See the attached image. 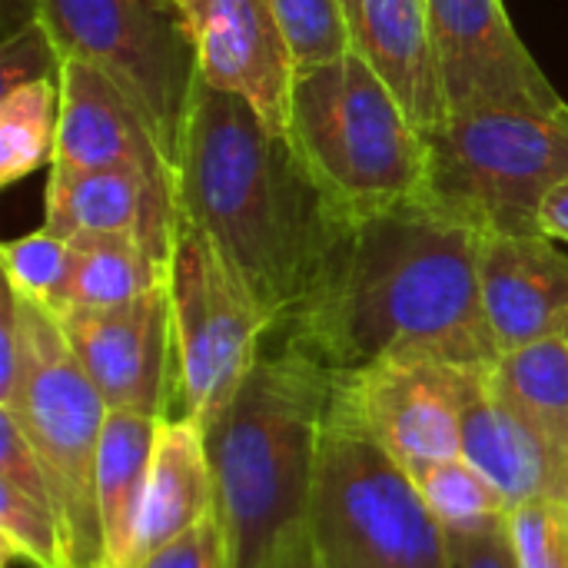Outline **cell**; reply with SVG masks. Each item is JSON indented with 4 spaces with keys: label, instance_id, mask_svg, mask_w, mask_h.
I'll use <instances>...</instances> for the list:
<instances>
[{
    "label": "cell",
    "instance_id": "cell-11",
    "mask_svg": "<svg viewBox=\"0 0 568 568\" xmlns=\"http://www.w3.org/2000/svg\"><path fill=\"white\" fill-rule=\"evenodd\" d=\"M429 17L449 113H559L568 106L516 33L503 0H429Z\"/></svg>",
    "mask_w": 568,
    "mask_h": 568
},
{
    "label": "cell",
    "instance_id": "cell-13",
    "mask_svg": "<svg viewBox=\"0 0 568 568\" xmlns=\"http://www.w3.org/2000/svg\"><path fill=\"white\" fill-rule=\"evenodd\" d=\"M63 336L110 409L166 416L170 403V296L166 283L110 310L57 313Z\"/></svg>",
    "mask_w": 568,
    "mask_h": 568
},
{
    "label": "cell",
    "instance_id": "cell-34",
    "mask_svg": "<svg viewBox=\"0 0 568 568\" xmlns=\"http://www.w3.org/2000/svg\"><path fill=\"white\" fill-rule=\"evenodd\" d=\"M173 3H180V0H173Z\"/></svg>",
    "mask_w": 568,
    "mask_h": 568
},
{
    "label": "cell",
    "instance_id": "cell-27",
    "mask_svg": "<svg viewBox=\"0 0 568 568\" xmlns=\"http://www.w3.org/2000/svg\"><path fill=\"white\" fill-rule=\"evenodd\" d=\"M0 260H3V280L13 290H20L23 296L43 306H53L67 283L73 246L57 233H50L47 226H40L27 236L3 243Z\"/></svg>",
    "mask_w": 568,
    "mask_h": 568
},
{
    "label": "cell",
    "instance_id": "cell-4",
    "mask_svg": "<svg viewBox=\"0 0 568 568\" xmlns=\"http://www.w3.org/2000/svg\"><path fill=\"white\" fill-rule=\"evenodd\" d=\"M286 136L349 220L426 186V136L356 53L296 73Z\"/></svg>",
    "mask_w": 568,
    "mask_h": 568
},
{
    "label": "cell",
    "instance_id": "cell-2",
    "mask_svg": "<svg viewBox=\"0 0 568 568\" xmlns=\"http://www.w3.org/2000/svg\"><path fill=\"white\" fill-rule=\"evenodd\" d=\"M173 173L180 216L213 240L276 329L313 286L349 216L286 133L200 77Z\"/></svg>",
    "mask_w": 568,
    "mask_h": 568
},
{
    "label": "cell",
    "instance_id": "cell-23",
    "mask_svg": "<svg viewBox=\"0 0 568 568\" xmlns=\"http://www.w3.org/2000/svg\"><path fill=\"white\" fill-rule=\"evenodd\" d=\"M409 479L416 483L423 503L429 506V513L439 519L446 532L493 529L503 526L513 513L503 493L463 456L426 466Z\"/></svg>",
    "mask_w": 568,
    "mask_h": 568
},
{
    "label": "cell",
    "instance_id": "cell-10",
    "mask_svg": "<svg viewBox=\"0 0 568 568\" xmlns=\"http://www.w3.org/2000/svg\"><path fill=\"white\" fill-rule=\"evenodd\" d=\"M469 366L376 363L333 373L329 416L359 429L409 476L463 456V386Z\"/></svg>",
    "mask_w": 568,
    "mask_h": 568
},
{
    "label": "cell",
    "instance_id": "cell-24",
    "mask_svg": "<svg viewBox=\"0 0 568 568\" xmlns=\"http://www.w3.org/2000/svg\"><path fill=\"white\" fill-rule=\"evenodd\" d=\"M496 376L532 409L568 423V320L496 359Z\"/></svg>",
    "mask_w": 568,
    "mask_h": 568
},
{
    "label": "cell",
    "instance_id": "cell-31",
    "mask_svg": "<svg viewBox=\"0 0 568 568\" xmlns=\"http://www.w3.org/2000/svg\"><path fill=\"white\" fill-rule=\"evenodd\" d=\"M446 539L453 568H519L506 523L479 532H446Z\"/></svg>",
    "mask_w": 568,
    "mask_h": 568
},
{
    "label": "cell",
    "instance_id": "cell-7",
    "mask_svg": "<svg viewBox=\"0 0 568 568\" xmlns=\"http://www.w3.org/2000/svg\"><path fill=\"white\" fill-rule=\"evenodd\" d=\"M306 532L323 568H453L446 529L376 443L329 416Z\"/></svg>",
    "mask_w": 568,
    "mask_h": 568
},
{
    "label": "cell",
    "instance_id": "cell-16",
    "mask_svg": "<svg viewBox=\"0 0 568 568\" xmlns=\"http://www.w3.org/2000/svg\"><path fill=\"white\" fill-rule=\"evenodd\" d=\"M90 170H143L176 186V173L163 156L150 120L126 90L93 63L63 60L60 130L50 173Z\"/></svg>",
    "mask_w": 568,
    "mask_h": 568
},
{
    "label": "cell",
    "instance_id": "cell-5",
    "mask_svg": "<svg viewBox=\"0 0 568 568\" xmlns=\"http://www.w3.org/2000/svg\"><path fill=\"white\" fill-rule=\"evenodd\" d=\"M10 293L23 326L27 363L17 393L0 409L23 426L43 466L70 568H106L97 466L110 406L73 356L57 313L13 286Z\"/></svg>",
    "mask_w": 568,
    "mask_h": 568
},
{
    "label": "cell",
    "instance_id": "cell-12",
    "mask_svg": "<svg viewBox=\"0 0 568 568\" xmlns=\"http://www.w3.org/2000/svg\"><path fill=\"white\" fill-rule=\"evenodd\" d=\"M463 459L503 493L509 509L532 499H568V423L509 393L496 363L466 369Z\"/></svg>",
    "mask_w": 568,
    "mask_h": 568
},
{
    "label": "cell",
    "instance_id": "cell-9",
    "mask_svg": "<svg viewBox=\"0 0 568 568\" xmlns=\"http://www.w3.org/2000/svg\"><path fill=\"white\" fill-rule=\"evenodd\" d=\"M37 20L63 60L113 77L150 120L176 170L196 87V53L173 0H37Z\"/></svg>",
    "mask_w": 568,
    "mask_h": 568
},
{
    "label": "cell",
    "instance_id": "cell-19",
    "mask_svg": "<svg viewBox=\"0 0 568 568\" xmlns=\"http://www.w3.org/2000/svg\"><path fill=\"white\" fill-rule=\"evenodd\" d=\"M210 516H216V489L203 429L186 419H163L136 519L130 568Z\"/></svg>",
    "mask_w": 568,
    "mask_h": 568
},
{
    "label": "cell",
    "instance_id": "cell-14",
    "mask_svg": "<svg viewBox=\"0 0 568 568\" xmlns=\"http://www.w3.org/2000/svg\"><path fill=\"white\" fill-rule=\"evenodd\" d=\"M196 53V77L236 93L276 130L290 126L296 67L273 0H180Z\"/></svg>",
    "mask_w": 568,
    "mask_h": 568
},
{
    "label": "cell",
    "instance_id": "cell-25",
    "mask_svg": "<svg viewBox=\"0 0 568 568\" xmlns=\"http://www.w3.org/2000/svg\"><path fill=\"white\" fill-rule=\"evenodd\" d=\"M0 549L3 562L20 559L33 568H70L53 506L7 483H0Z\"/></svg>",
    "mask_w": 568,
    "mask_h": 568
},
{
    "label": "cell",
    "instance_id": "cell-33",
    "mask_svg": "<svg viewBox=\"0 0 568 568\" xmlns=\"http://www.w3.org/2000/svg\"><path fill=\"white\" fill-rule=\"evenodd\" d=\"M270 568H323V562H320V556H316V549H313L310 532L303 529V532L273 559V566Z\"/></svg>",
    "mask_w": 568,
    "mask_h": 568
},
{
    "label": "cell",
    "instance_id": "cell-8",
    "mask_svg": "<svg viewBox=\"0 0 568 568\" xmlns=\"http://www.w3.org/2000/svg\"><path fill=\"white\" fill-rule=\"evenodd\" d=\"M166 296L170 403L163 419L206 429L256 366L273 320L213 240L183 216L166 263Z\"/></svg>",
    "mask_w": 568,
    "mask_h": 568
},
{
    "label": "cell",
    "instance_id": "cell-3",
    "mask_svg": "<svg viewBox=\"0 0 568 568\" xmlns=\"http://www.w3.org/2000/svg\"><path fill=\"white\" fill-rule=\"evenodd\" d=\"M333 383V369L273 329L203 429L230 568H270L306 529Z\"/></svg>",
    "mask_w": 568,
    "mask_h": 568
},
{
    "label": "cell",
    "instance_id": "cell-32",
    "mask_svg": "<svg viewBox=\"0 0 568 568\" xmlns=\"http://www.w3.org/2000/svg\"><path fill=\"white\" fill-rule=\"evenodd\" d=\"M539 230L568 246V176L559 186H552V193L546 196V203L539 210Z\"/></svg>",
    "mask_w": 568,
    "mask_h": 568
},
{
    "label": "cell",
    "instance_id": "cell-22",
    "mask_svg": "<svg viewBox=\"0 0 568 568\" xmlns=\"http://www.w3.org/2000/svg\"><path fill=\"white\" fill-rule=\"evenodd\" d=\"M60 130V73L7 83L0 93V186L53 163Z\"/></svg>",
    "mask_w": 568,
    "mask_h": 568
},
{
    "label": "cell",
    "instance_id": "cell-21",
    "mask_svg": "<svg viewBox=\"0 0 568 568\" xmlns=\"http://www.w3.org/2000/svg\"><path fill=\"white\" fill-rule=\"evenodd\" d=\"M166 283V263L133 243H90L73 246L67 283L50 306L67 310H110L133 303Z\"/></svg>",
    "mask_w": 568,
    "mask_h": 568
},
{
    "label": "cell",
    "instance_id": "cell-1",
    "mask_svg": "<svg viewBox=\"0 0 568 568\" xmlns=\"http://www.w3.org/2000/svg\"><path fill=\"white\" fill-rule=\"evenodd\" d=\"M479 233L426 193L346 220L300 306L276 326L333 373L376 363L489 366Z\"/></svg>",
    "mask_w": 568,
    "mask_h": 568
},
{
    "label": "cell",
    "instance_id": "cell-6",
    "mask_svg": "<svg viewBox=\"0 0 568 568\" xmlns=\"http://www.w3.org/2000/svg\"><path fill=\"white\" fill-rule=\"evenodd\" d=\"M568 176V106L559 113H449L426 133L423 193L486 233H542L539 210Z\"/></svg>",
    "mask_w": 568,
    "mask_h": 568
},
{
    "label": "cell",
    "instance_id": "cell-26",
    "mask_svg": "<svg viewBox=\"0 0 568 568\" xmlns=\"http://www.w3.org/2000/svg\"><path fill=\"white\" fill-rule=\"evenodd\" d=\"M273 13L296 73L353 53L339 0H273Z\"/></svg>",
    "mask_w": 568,
    "mask_h": 568
},
{
    "label": "cell",
    "instance_id": "cell-29",
    "mask_svg": "<svg viewBox=\"0 0 568 568\" xmlns=\"http://www.w3.org/2000/svg\"><path fill=\"white\" fill-rule=\"evenodd\" d=\"M63 57L57 53L50 33L43 30L40 20L20 27L17 33L3 37L0 50V83H20V80H40V77H57Z\"/></svg>",
    "mask_w": 568,
    "mask_h": 568
},
{
    "label": "cell",
    "instance_id": "cell-15",
    "mask_svg": "<svg viewBox=\"0 0 568 568\" xmlns=\"http://www.w3.org/2000/svg\"><path fill=\"white\" fill-rule=\"evenodd\" d=\"M43 226L70 246L133 243L170 263L180 226L176 186L143 170L50 173Z\"/></svg>",
    "mask_w": 568,
    "mask_h": 568
},
{
    "label": "cell",
    "instance_id": "cell-20",
    "mask_svg": "<svg viewBox=\"0 0 568 568\" xmlns=\"http://www.w3.org/2000/svg\"><path fill=\"white\" fill-rule=\"evenodd\" d=\"M160 423L163 419L156 416L126 413V409L106 413L100 466H97V503H100L106 568H130L136 519L146 493Z\"/></svg>",
    "mask_w": 568,
    "mask_h": 568
},
{
    "label": "cell",
    "instance_id": "cell-30",
    "mask_svg": "<svg viewBox=\"0 0 568 568\" xmlns=\"http://www.w3.org/2000/svg\"><path fill=\"white\" fill-rule=\"evenodd\" d=\"M133 568H230L226 536L216 516L193 526L190 532L170 539L163 549L146 556Z\"/></svg>",
    "mask_w": 568,
    "mask_h": 568
},
{
    "label": "cell",
    "instance_id": "cell-28",
    "mask_svg": "<svg viewBox=\"0 0 568 568\" xmlns=\"http://www.w3.org/2000/svg\"><path fill=\"white\" fill-rule=\"evenodd\" d=\"M519 568H568V499H532L509 513Z\"/></svg>",
    "mask_w": 568,
    "mask_h": 568
},
{
    "label": "cell",
    "instance_id": "cell-17",
    "mask_svg": "<svg viewBox=\"0 0 568 568\" xmlns=\"http://www.w3.org/2000/svg\"><path fill=\"white\" fill-rule=\"evenodd\" d=\"M479 296L499 356L568 320V250L546 233L479 236Z\"/></svg>",
    "mask_w": 568,
    "mask_h": 568
},
{
    "label": "cell",
    "instance_id": "cell-18",
    "mask_svg": "<svg viewBox=\"0 0 568 568\" xmlns=\"http://www.w3.org/2000/svg\"><path fill=\"white\" fill-rule=\"evenodd\" d=\"M349 50L393 90L419 133H433L446 116L439 87L429 0H339Z\"/></svg>",
    "mask_w": 568,
    "mask_h": 568
}]
</instances>
